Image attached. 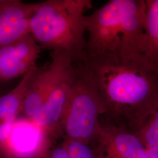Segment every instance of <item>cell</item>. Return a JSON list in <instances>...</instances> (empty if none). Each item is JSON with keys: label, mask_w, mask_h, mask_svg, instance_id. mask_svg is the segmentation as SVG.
<instances>
[{"label": "cell", "mask_w": 158, "mask_h": 158, "mask_svg": "<svg viewBox=\"0 0 158 158\" xmlns=\"http://www.w3.org/2000/svg\"><path fill=\"white\" fill-rule=\"evenodd\" d=\"M80 63L113 118L137 131L158 111V72L136 63Z\"/></svg>", "instance_id": "1"}, {"label": "cell", "mask_w": 158, "mask_h": 158, "mask_svg": "<svg viewBox=\"0 0 158 158\" xmlns=\"http://www.w3.org/2000/svg\"><path fill=\"white\" fill-rule=\"evenodd\" d=\"M91 6L90 0L40 2L31 18L29 34L42 49L62 52L80 62L86 42L85 11Z\"/></svg>", "instance_id": "2"}, {"label": "cell", "mask_w": 158, "mask_h": 158, "mask_svg": "<svg viewBox=\"0 0 158 158\" xmlns=\"http://www.w3.org/2000/svg\"><path fill=\"white\" fill-rule=\"evenodd\" d=\"M107 113L105 105L89 74L80 62L60 122L65 138L89 143L101 128L98 117Z\"/></svg>", "instance_id": "3"}, {"label": "cell", "mask_w": 158, "mask_h": 158, "mask_svg": "<svg viewBox=\"0 0 158 158\" xmlns=\"http://www.w3.org/2000/svg\"><path fill=\"white\" fill-rule=\"evenodd\" d=\"M123 1H109L92 14L85 16V29L89 36L81 62H121Z\"/></svg>", "instance_id": "4"}, {"label": "cell", "mask_w": 158, "mask_h": 158, "mask_svg": "<svg viewBox=\"0 0 158 158\" xmlns=\"http://www.w3.org/2000/svg\"><path fill=\"white\" fill-rule=\"evenodd\" d=\"M53 140L30 119L15 121L0 158H47Z\"/></svg>", "instance_id": "5"}, {"label": "cell", "mask_w": 158, "mask_h": 158, "mask_svg": "<svg viewBox=\"0 0 158 158\" xmlns=\"http://www.w3.org/2000/svg\"><path fill=\"white\" fill-rule=\"evenodd\" d=\"M76 62L68 55L53 52L48 68L36 74L23 102L21 114L31 119L36 114L61 79L72 69Z\"/></svg>", "instance_id": "6"}, {"label": "cell", "mask_w": 158, "mask_h": 158, "mask_svg": "<svg viewBox=\"0 0 158 158\" xmlns=\"http://www.w3.org/2000/svg\"><path fill=\"white\" fill-rule=\"evenodd\" d=\"M145 11V0H124L120 59L121 62L139 63L154 70L144 57Z\"/></svg>", "instance_id": "7"}, {"label": "cell", "mask_w": 158, "mask_h": 158, "mask_svg": "<svg viewBox=\"0 0 158 158\" xmlns=\"http://www.w3.org/2000/svg\"><path fill=\"white\" fill-rule=\"evenodd\" d=\"M42 48L30 34L0 48V81L15 79L36 67Z\"/></svg>", "instance_id": "8"}, {"label": "cell", "mask_w": 158, "mask_h": 158, "mask_svg": "<svg viewBox=\"0 0 158 158\" xmlns=\"http://www.w3.org/2000/svg\"><path fill=\"white\" fill-rule=\"evenodd\" d=\"M76 73V63L49 95L40 110L30 120L53 140L62 134L60 122Z\"/></svg>", "instance_id": "9"}, {"label": "cell", "mask_w": 158, "mask_h": 158, "mask_svg": "<svg viewBox=\"0 0 158 158\" xmlns=\"http://www.w3.org/2000/svg\"><path fill=\"white\" fill-rule=\"evenodd\" d=\"M97 158H145V149L135 134L115 125L101 126L96 138Z\"/></svg>", "instance_id": "10"}, {"label": "cell", "mask_w": 158, "mask_h": 158, "mask_svg": "<svg viewBox=\"0 0 158 158\" xmlns=\"http://www.w3.org/2000/svg\"><path fill=\"white\" fill-rule=\"evenodd\" d=\"M40 4L0 0V48L29 34L31 18Z\"/></svg>", "instance_id": "11"}, {"label": "cell", "mask_w": 158, "mask_h": 158, "mask_svg": "<svg viewBox=\"0 0 158 158\" xmlns=\"http://www.w3.org/2000/svg\"><path fill=\"white\" fill-rule=\"evenodd\" d=\"M144 57L158 72V1L145 0Z\"/></svg>", "instance_id": "12"}, {"label": "cell", "mask_w": 158, "mask_h": 158, "mask_svg": "<svg viewBox=\"0 0 158 158\" xmlns=\"http://www.w3.org/2000/svg\"><path fill=\"white\" fill-rule=\"evenodd\" d=\"M64 142L68 149L69 158H97L89 143L77 140L65 138Z\"/></svg>", "instance_id": "13"}, {"label": "cell", "mask_w": 158, "mask_h": 158, "mask_svg": "<svg viewBox=\"0 0 158 158\" xmlns=\"http://www.w3.org/2000/svg\"><path fill=\"white\" fill-rule=\"evenodd\" d=\"M145 149V158H158V147H150Z\"/></svg>", "instance_id": "14"}]
</instances>
